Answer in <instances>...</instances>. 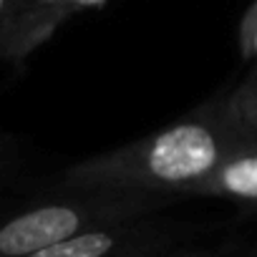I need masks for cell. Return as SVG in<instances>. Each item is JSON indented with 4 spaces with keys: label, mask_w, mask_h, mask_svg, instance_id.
<instances>
[{
    "label": "cell",
    "mask_w": 257,
    "mask_h": 257,
    "mask_svg": "<svg viewBox=\"0 0 257 257\" xmlns=\"http://www.w3.org/2000/svg\"><path fill=\"white\" fill-rule=\"evenodd\" d=\"M252 134L254 132L239 123L227 106L217 113L204 111L113 152L71 164L58 184L73 192L118 189L169 197L187 194Z\"/></svg>",
    "instance_id": "6da1fadb"
},
{
    "label": "cell",
    "mask_w": 257,
    "mask_h": 257,
    "mask_svg": "<svg viewBox=\"0 0 257 257\" xmlns=\"http://www.w3.org/2000/svg\"><path fill=\"white\" fill-rule=\"evenodd\" d=\"M167 197L169 194L91 189L71 199L31 207L0 224V257H28L88 227L139 219L162 207Z\"/></svg>",
    "instance_id": "7a4b0ae2"
},
{
    "label": "cell",
    "mask_w": 257,
    "mask_h": 257,
    "mask_svg": "<svg viewBox=\"0 0 257 257\" xmlns=\"http://www.w3.org/2000/svg\"><path fill=\"white\" fill-rule=\"evenodd\" d=\"M134 222L137 219L88 227L28 257H139L149 239L144 227Z\"/></svg>",
    "instance_id": "3957f363"
},
{
    "label": "cell",
    "mask_w": 257,
    "mask_h": 257,
    "mask_svg": "<svg viewBox=\"0 0 257 257\" xmlns=\"http://www.w3.org/2000/svg\"><path fill=\"white\" fill-rule=\"evenodd\" d=\"M63 3L66 0H16L3 36L0 58L18 63L41 43H46L61 26L58 13Z\"/></svg>",
    "instance_id": "277c9868"
},
{
    "label": "cell",
    "mask_w": 257,
    "mask_h": 257,
    "mask_svg": "<svg viewBox=\"0 0 257 257\" xmlns=\"http://www.w3.org/2000/svg\"><path fill=\"white\" fill-rule=\"evenodd\" d=\"M187 194L257 202V134L234 147L217 164V169L194 184Z\"/></svg>",
    "instance_id": "5b68a950"
},
{
    "label": "cell",
    "mask_w": 257,
    "mask_h": 257,
    "mask_svg": "<svg viewBox=\"0 0 257 257\" xmlns=\"http://www.w3.org/2000/svg\"><path fill=\"white\" fill-rule=\"evenodd\" d=\"M224 106L239 123H244L249 132L257 134V73L249 81H244Z\"/></svg>",
    "instance_id": "8992f818"
},
{
    "label": "cell",
    "mask_w": 257,
    "mask_h": 257,
    "mask_svg": "<svg viewBox=\"0 0 257 257\" xmlns=\"http://www.w3.org/2000/svg\"><path fill=\"white\" fill-rule=\"evenodd\" d=\"M239 53L244 61H257V0L247 8L239 23Z\"/></svg>",
    "instance_id": "52a82bcc"
},
{
    "label": "cell",
    "mask_w": 257,
    "mask_h": 257,
    "mask_svg": "<svg viewBox=\"0 0 257 257\" xmlns=\"http://www.w3.org/2000/svg\"><path fill=\"white\" fill-rule=\"evenodd\" d=\"M106 3H108V0H66V3L61 6V13H58V23H66L71 16L91 11V8H101Z\"/></svg>",
    "instance_id": "ba28073f"
},
{
    "label": "cell",
    "mask_w": 257,
    "mask_h": 257,
    "mask_svg": "<svg viewBox=\"0 0 257 257\" xmlns=\"http://www.w3.org/2000/svg\"><path fill=\"white\" fill-rule=\"evenodd\" d=\"M13 3L16 0H0V48H3V36H6V28H8V18H11Z\"/></svg>",
    "instance_id": "9c48e42d"
},
{
    "label": "cell",
    "mask_w": 257,
    "mask_h": 257,
    "mask_svg": "<svg viewBox=\"0 0 257 257\" xmlns=\"http://www.w3.org/2000/svg\"><path fill=\"white\" fill-rule=\"evenodd\" d=\"M11 164V154H8V147H6V142L0 139V174L6 172V167Z\"/></svg>",
    "instance_id": "30bf717a"
}]
</instances>
